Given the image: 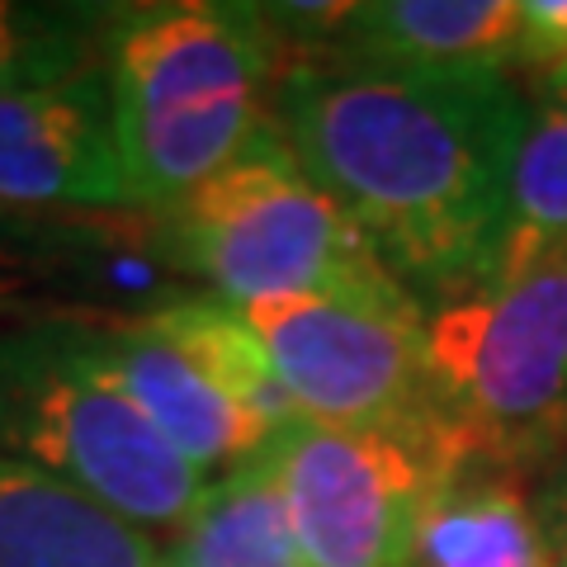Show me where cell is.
I'll list each match as a JSON object with an SVG mask.
<instances>
[{"label": "cell", "instance_id": "52a82bcc", "mask_svg": "<svg viewBox=\"0 0 567 567\" xmlns=\"http://www.w3.org/2000/svg\"><path fill=\"white\" fill-rule=\"evenodd\" d=\"M237 312L308 421L350 431H421L445 421L421 308L260 298Z\"/></svg>", "mask_w": 567, "mask_h": 567}, {"label": "cell", "instance_id": "8fae6325", "mask_svg": "<svg viewBox=\"0 0 567 567\" xmlns=\"http://www.w3.org/2000/svg\"><path fill=\"white\" fill-rule=\"evenodd\" d=\"M336 52L388 66H520V0H369L350 6Z\"/></svg>", "mask_w": 567, "mask_h": 567}, {"label": "cell", "instance_id": "6da1fadb", "mask_svg": "<svg viewBox=\"0 0 567 567\" xmlns=\"http://www.w3.org/2000/svg\"><path fill=\"white\" fill-rule=\"evenodd\" d=\"M525 95L506 71L289 58L270 128L431 317L496 275Z\"/></svg>", "mask_w": 567, "mask_h": 567}, {"label": "cell", "instance_id": "44dd1931", "mask_svg": "<svg viewBox=\"0 0 567 567\" xmlns=\"http://www.w3.org/2000/svg\"><path fill=\"white\" fill-rule=\"evenodd\" d=\"M152 567H181V563H175V554H171V548H162V558H156Z\"/></svg>", "mask_w": 567, "mask_h": 567}, {"label": "cell", "instance_id": "d6986e66", "mask_svg": "<svg viewBox=\"0 0 567 567\" xmlns=\"http://www.w3.org/2000/svg\"><path fill=\"white\" fill-rule=\"evenodd\" d=\"M535 511H539V529L548 544V567H567V458L539 477Z\"/></svg>", "mask_w": 567, "mask_h": 567}, {"label": "cell", "instance_id": "7a4b0ae2", "mask_svg": "<svg viewBox=\"0 0 567 567\" xmlns=\"http://www.w3.org/2000/svg\"><path fill=\"white\" fill-rule=\"evenodd\" d=\"M289 48L260 6L166 0L118 6L110 91L133 208L166 218L270 128Z\"/></svg>", "mask_w": 567, "mask_h": 567}, {"label": "cell", "instance_id": "4fadbf2b", "mask_svg": "<svg viewBox=\"0 0 567 567\" xmlns=\"http://www.w3.org/2000/svg\"><path fill=\"white\" fill-rule=\"evenodd\" d=\"M412 567H548L535 492L516 468L473 454L425 511Z\"/></svg>", "mask_w": 567, "mask_h": 567}, {"label": "cell", "instance_id": "5bb4252c", "mask_svg": "<svg viewBox=\"0 0 567 567\" xmlns=\"http://www.w3.org/2000/svg\"><path fill=\"white\" fill-rule=\"evenodd\" d=\"M171 554L181 567H308L270 454L256 450L213 477Z\"/></svg>", "mask_w": 567, "mask_h": 567}, {"label": "cell", "instance_id": "3957f363", "mask_svg": "<svg viewBox=\"0 0 567 567\" xmlns=\"http://www.w3.org/2000/svg\"><path fill=\"white\" fill-rule=\"evenodd\" d=\"M0 458L58 477L147 535H181L208 487L104 374L85 317L0 331Z\"/></svg>", "mask_w": 567, "mask_h": 567}, {"label": "cell", "instance_id": "9c48e42d", "mask_svg": "<svg viewBox=\"0 0 567 567\" xmlns=\"http://www.w3.org/2000/svg\"><path fill=\"white\" fill-rule=\"evenodd\" d=\"M0 204L33 213H137L104 62L48 91L0 100Z\"/></svg>", "mask_w": 567, "mask_h": 567}, {"label": "cell", "instance_id": "7c38bea8", "mask_svg": "<svg viewBox=\"0 0 567 567\" xmlns=\"http://www.w3.org/2000/svg\"><path fill=\"white\" fill-rule=\"evenodd\" d=\"M162 544L85 492L0 458V567H152Z\"/></svg>", "mask_w": 567, "mask_h": 567}, {"label": "cell", "instance_id": "30bf717a", "mask_svg": "<svg viewBox=\"0 0 567 567\" xmlns=\"http://www.w3.org/2000/svg\"><path fill=\"white\" fill-rule=\"evenodd\" d=\"M95 354L137 416L208 483L270 440L166 331L147 322V312L95 322Z\"/></svg>", "mask_w": 567, "mask_h": 567}, {"label": "cell", "instance_id": "2e32d148", "mask_svg": "<svg viewBox=\"0 0 567 567\" xmlns=\"http://www.w3.org/2000/svg\"><path fill=\"white\" fill-rule=\"evenodd\" d=\"M558 251H567V91L539 85L525 104V128L511 166L506 237L492 284Z\"/></svg>", "mask_w": 567, "mask_h": 567}, {"label": "cell", "instance_id": "ba28073f", "mask_svg": "<svg viewBox=\"0 0 567 567\" xmlns=\"http://www.w3.org/2000/svg\"><path fill=\"white\" fill-rule=\"evenodd\" d=\"M152 213H33L0 204V331L62 317H137L181 298Z\"/></svg>", "mask_w": 567, "mask_h": 567}, {"label": "cell", "instance_id": "8992f818", "mask_svg": "<svg viewBox=\"0 0 567 567\" xmlns=\"http://www.w3.org/2000/svg\"><path fill=\"white\" fill-rule=\"evenodd\" d=\"M265 454L308 567H412L425 511L477 450L450 421L350 431L298 416Z\"/></svg>", "mask_w": 567, "mask_h": 567}, {"label": "cell", "instance_id": "5b68a950", "mask_svg": "<svg viewBox=\"0 0 567 567\" xmlns=\"http://www.w3.org/2000/svg\"><path fill=\"white\" fill-rule=\"evenodd\" d=\"M440 412L477 454L525 468L567 445V251L425 317Z\"/></svg>", "mask_w": 567, "mask_h": 567}, {"label": "cell", "instance_id": "9a60e30c", "mask_svg": "<svg viewBox=\"0 0 567 567\" xmlns=\"http://www.w3.org/2000/svg\"><path fill=\"white\" fill-rule=\"evenodd\" d=\"M147 322L156 331H166L265 435H279L284 425H293L303 416L298 402L289 398V388L279 383L270 354L256 341V331L241 322V312L233 303L208 298V293H181L171 303L152 308Z\"/></svg>", "mask_w": 567, "mask_h": 567}, {"label": "cell", "instance_id": "277c9868", "mask_svg": "<svg viewBox=\"0 0 567 567\" xmlns=\"http://www.w3.org/2000/svg\"><path fill=\"white\" fill-rule=\"evenodd\" d=\"M162 227L175 270L233 308L260 298L421 308L388 275L360 227L308 181L275 128L175 204Z\"/></svg>", "mask_w": 567, "mask_h": 567}, {"label": "cell", "instance_id": "ac0fdd59", "mask_svg": "<svg viewBox=\"0 0 567 567\" xmlns=\"http://www.w3.org/2000/svg\"><path fill=\"white\" fill-rule=\"evenodd\" d=\"M567 62V0H520V66L544 76Z\"/></svg>", "mask_w": 567, "mask_h": 567}, {"label": "cell", "instance_id": "e0dca14e", "mask_svg": "<svg viewBox=\"0 0 567 567\" xmlns=\"http://www.w3.org/2000/svg\"><path fill=\"white\" fill-rule=\"evenodd\" d=\"M118 6H20L0 0V100L48 91L110 52Z\"/></svg>", "mask_w": 567, "mask_h": 567}, {"label": "cell", "instance_id": "ffe728a7", "mask_svg": "<svg viewBox=\"0 0 567 567\" xmlns=\"http://www.w3.org/2000/svg\"><path fill=\"white\" fill-rule=\"evenodd\" d=\"M544 85H558V91H567V62L548 71V76H544Z\"/></svg>", "mask_w": 567, "mask_h": 567}]
</instances>
